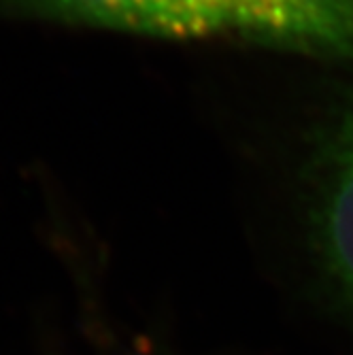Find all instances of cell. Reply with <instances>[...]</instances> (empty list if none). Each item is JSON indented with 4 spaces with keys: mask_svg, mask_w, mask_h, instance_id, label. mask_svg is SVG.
Instances as JSON below:
<instances>
[{
    "mask_svg": "<svg viewBox=\"0 0 353 355\" xmlns=\"http://www.w3.org/2000/svg\"><path fill=\"white\" fill-rule=\"evenodd\" d=\"M307 236L330 294L353 317V79L311 147Z\"/></svg>",
    "mask_w": 353,
    "mask_h": 355,
    "instance_id": "1",
    "label": "cell"
},
{
    "mask_svg": "<svg viewBox=\"0 0 353 355\" xmlns=\"http://www.w3.org/2000/svg\"><path fill=\"white\" fill-rule=\"evenodd\" d=\"M0 15L171 41L230 37L215 0H0Z\"/></svg>",
    "mask_w": 353,
    "mask_h": 355,
    "instance_id": "2",
    "label": "cell"
},
{
    "mask_svg": "<svg viewBox=\"0 0 353 355\" xmlns=\"http://www.w3.org/2000/svg\"><path fill=\"white\" fill-rule=\"evenodd\" d=\"M230 37L353 58V0H215Z\"/></svg>",
    "mask_w": 353,
    "mask_h": 355,
    "instance_id": "3",
    "label": "cell"
}]
</instances>
